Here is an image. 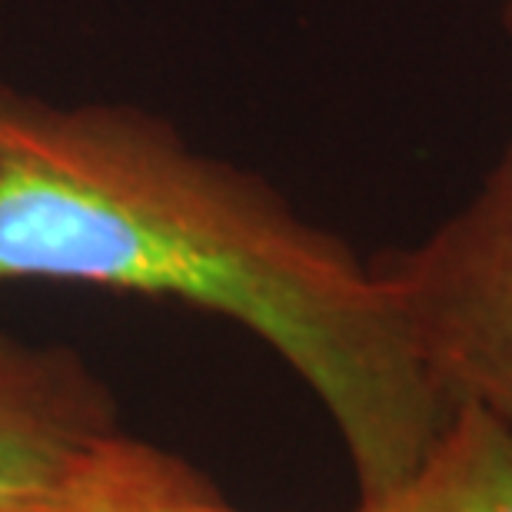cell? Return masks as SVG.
<instances>
[{
  "label": "cell",
  "instance_id": "obj_4",
  "mask_svg": "<svg viewBox=\"0 0 512 512\" xmlns=\"http://www.w3.org/2000/svg\"><path fill=\"white\" fill-rule=\"evenodd\" d=\"M14 512H243L177 453L114 433ZM360 512V509H353Z\"/></svg>",
  "mask_w": 512,
  "mask_h": 512
},
{
  "label": "cell",
  "instance_id": "obj_3",
  "mask_svg": "<svg viewBox=\"0 0 512 512\" xmlns=\"http://www.w3.org/2000/svg\"><path fill=\"white\" fill-rule=\"evenodd\" d=\"M107 380L64 343L0 330V512H14L120 433Z\"/></svg>",
  "mask_w": 512,
  "mask_h": 512
},
{
  "label": "cell",
  "instance_id": "obj_1",
  "mask_svg": "<svg viewBox=\"0 0 512 512\" xmlns=\"http://www.w3.org/2000/svg\"><path fill=\"white\" fill-rule=\"evenodd\" d=\"M180 300L247 326L333 419L376 503L449 419L373 263L270 180L137 104H57L0 84V283Z\"/></svg>",
  "mask_w": 512,
  "mask_h": 512
},
{
  "label": "cell",
  "instance_id": "obj_6",
  "mask_svg": "<svg viewBox=\"0 0 512 512\" xmlns=\"http://www.w3.org/2000/svg\"><path fill=\"white\" fill-rule=\"evenodd\" d=\"M503 27H506V34L512 40V0H506V14H503Z\"/></svg>",
  "mask_w": 512,
  "mask_h": 512
},
{
  "label": "cell",
  "instance_id": "obj_2",
  "mask_svg": "<svg viewBox=\"0 0 512 512\" xmlns=\"http://www.w3.org/2000/svg\"><path fill=\"white\" fill-rule=\"evenodd\" d=\"M370 263L443 406H476L512 433V137L463 207Z\"/></svg>",
  "mask_w": 512,
  "mask_h": 512
},
{
  "label": "cell",
  "instance_id": "obj_5",
  "mask_svg": "<svg viewBox=\"0 0 512 512\" xmlns=\"http://www.w3.org/2000/svg\"><path fill=\"white\" fill-rule=\"evenodd\" d=\"M360 512H512V433L476 406H456L393 493Z\"/></svg>",
  "mask_w": 512,
  "mask_h": 512
}]
</instances>
